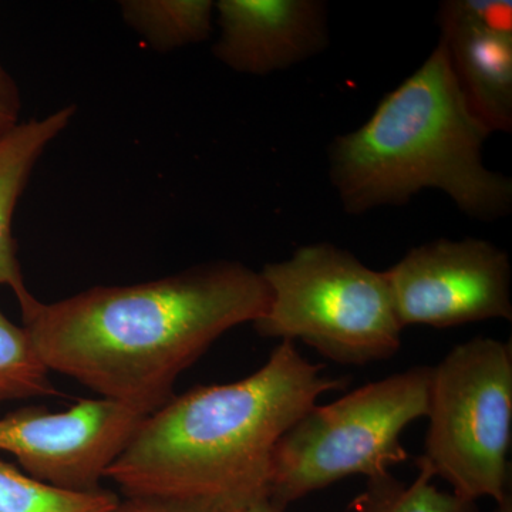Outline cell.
I'll return each mask as SVG.
<instances>
[{
    "label": "cell",
    "mask_w": 512,
    "mask_h": 512,
    "mask_svg": "<svg viewBox=\"0 0 512 512\" xmlns=\"http://www.w3.org/2000/svg\"><path fill=\"white\" fill-rule=\"evenodd\" d=\"M490 134L468 107L439 40L363 126L332 141L330 181L350 215L439 190L468 217L494 222L512 210V180L485 167Z\"/></svg>",
    "instance_id": "3"
},
{
    "label": "cell",
    "mask_w": 512,
    "mask_h": 512,
    "mask_svg": "<svg viewBox=\"0 0 512 512\" xmlns=\"http://www.w3.org/2000/svg\"><path fill=\"white\" fill-rule=\"evenodd\" d=\"M121 16L128 28L160 53L204 42L212 33L211 0H124Z\"/></svg>",
    "instance_id": "12"
},
{
    "label": "cell",
    "mask_w": 512,
    "mask_h": 512,
    "mask_svg": "<svg viewBox=\"0 0 512 512\" xmlns=\"http://www.w3.org/2000/svg\"><path fill=\"white\" fill-rule=\"evenodd\" d=\"M431 367L417 366L313 406L272 458L269 498L285 508L343 478H372L409 460L403 431L429 413Z\"/></svg>",
    "instance_id": "5"
},
{
    "label": "cell",
    "mask_w": 512,
    "mask_h": 512,
    "mask_svg": "<svg viewBox=\"0 0 512 512\" xmlns=\"http://www.w3.org/2000/svg\"><path fill=\"white\" fill-rule=\"evenodd\" d=\"M384 275L403 328L512 319L510 258L484 239H436L410 249Z\"/></svg>",
    "instance_id": "7"
},
{
    "label": "cell",
    "mask_w": 512,
    "mask_h": 512,
    "mask_svg": "<svg viewBox=\"0 0 512 512\" xmlns=\"http://www.w3.org/2000/svg\"><path fill=\"white\" fill-rule=\"evenodd\" d=\"M497 512H512L511 493L504 500H501L500 503H497Z\"/></svg>",
    "instance_id": "20"
},
{
    "label": "cell",
    "mask_w": 512,
    "mask_h": 512,
    "mask_svg": "<svg viewBox=\"0 0 512 512\" xmlns=\"http://www.w3.org/2000/svg\"><path fill=\"white\" fill-rule=\"evenodd\" d=\"M261 275L271 302L252 325L264 338L301 340L340 365L383 362L399 352L404 328L384 271L346 249L303 245Z\"/></svg>",
    "instance_id": "4"
},
{
    "label": "cell",
    "mask_w": 512,
    "mask_h": 512,
    "mask_svg": "<svg viewBox=\"0 0 512 512\" xmlns=\"http://www.w3.org/2000/svg\"><path fill=\"white\" fill-rule=\"evenodd\" d=\"M119 503L111 491L63 490L0 460V512H111Z\"/></svg>",
    "instance_id": "13"
},
{
    "label": "cell",
    "mask_w": 512,
    "mask_h": 512,
    "mask_svg": "<svg viewBox=\"0 0 512 512\" xmlns=\"http://www.w3.org/2000/svg\"><path fill=\"white\" fill-rule=\"evenodd\" d=\"M20 94L18 86L0 63V137L19 124Z\"/></svg>",
    "instance_id": "18"
},
{
    "label": "cell",
    "mask_w": 512,
    "mask_h": 512,
    "mask_svg": "<svg viewBox=\"0 0 512 512\" xmlns=\"http://www.w3.org/2000/svg\"><path fill=\"white\" fill-rule=\"evenodd\" d=\"M437 15L477 28L512 33L510 0H447L441 3Z\"/></svg>",
    "instance_id": "16"
},
{
    "label": "cell",
    "mask_w": 512,
    "mask_h": 512,
    "mask_svg": "<svg viewBox=\"0 0 512 512\" xmlns=\"http://www.w3.org/2000/svg\"><path fill=\"white\" fill-rule=\"evenodd\" d=\"M269 302L261 272L215 261L63 301L30 295L19 305L23 329L49 372L151 414L173 399L178 376L215 340L254 323Z\"/></svg>",
    "instance_id": "1"
},
{
    "label": "cell",
    "mask_w": 512,
    "mask_h": 512,
    "mask_svg": "<svg viewBox=\"0 0 512 512\" xmlns=\"http://www.w3.org/2000/svg\"><path fill=\"white\" fill-rule=\"evenodd\" d=\"M228 512H285L284 508L279 507L269 497L256 498L247 504L238 505Z\"/></svg>",
    "instance_id": "19"
},
{
    "label": "cell",
    "mask_w": 512,
    "mask_h": 512,
    "mask_svg": "<svg viewBox=\"0 0 512 512\" xmlns=\"http://www.w3.org/2000/svg\"><path fill=\"white\" fill-rule=\"evenodd\" d=\"M111 512H228L220 505L198 500L164 497H126Z\"/></svg>",
    "instance_id": "17"
},
{
    "label": "cell",
    "mask_w": 512,
    "mask_h": 512,
    "mask_svg": "<svg viewBox=\"0 0 512 512\" xmlns=\"http://www.w3.org/2000/svg\"><path fill=\"white\" fill-rule=\"evenodd\" d=\"M458 87L487 130L512 131V33L477 28L437 15Z\"/></svg>",
    "instance_id": "10"
},
{
    "label": "cell",
    "mask_w": 512,
    "mask_h": 512,
    "mask_svg": "<svg viewBox=\"0 0 512 512\" xmlns=\"http://www.w3.org/2000/svg\"><path fill=\"white\" fill-rule=\"evenodd\" d=\"M214 56L229 69L268 76L328 49V5L322 0H220Z\"/></svg>",
    "instance_id": "9"
},
{
    "label": "cell",
    "mask_w": 512,
    "mask_h": 512,
    "mask_svg": "<svg viewBox=\"0 0 512 512\" xmlns=\"http://www.w3.org/2000/svg\"><path fill=\"white\" fill-rule=\"evenodd\" d=\"M429 427L416 466L476 503L510 494L511 342L477 338L431 367Z\"/></svg>",
    "instance_id": "6"
},
{
    "label": "cell",
    "mask_w": 512,
    "mask_h": 512,
    "mask_svg": "<svg viewBox=\"0 0 512 512\" xmlns=\"http://www.w3.org/2000/svg\"><path fill=\"white\" fill-rule=\"evenodd\" d=\"M49 373L23 326L0 311V403L56 396Z\"/></svg>",
    "instance_id": "15"
},
{
    "label": "cell",
    "mask_w": 512,
    "mask_h": 512,
    "mask_svg": "<svg viewBox=\"0 0 512 512\" xmlns=\"http://www.w3.org/2000/svg\"><path fill=\"white\" fill-rule=\"evenodd\" d=\"M323 369L296 343H279L251 376L194 387L147 416L106 478L126 497L207 501L227 511L269 497L279 440L322 394L349 384Z\"/></svg>",
    "instance_id": "2"
},
{
    "label": "cell",
    "mask_w": 512,
    "mask_h": 512,
    "mask_svg": "<svg viewBox=\"0 0 512 512\" xmlns=\"http://www.w3.org/2000/svg\"><path fill=\"white\" fill-rule=\"evenodd\" d=\"M74 113L73 106L63 107L43 119L19 123L0 137V286L12 288L18 302L25 301L32 293L26 288L20 271L12 232L13 214L37 160L69 126Z\"/></svg>",
    "instance_id": "11"
},
{
    "label": "cell",
    "mask_w": 512,
    "mask_h": 512,
    "mask_svg": "<svg viewBox=\"0 0 512 512\" xmlns=\"http://www.w3.org/2000/svg\"><path fill=\"white\" fill-rule=\"evenodd\" d=\"M117 400L84 399L60 413L20 409L0 417V450L28 476L70 491L99 490L146 417Z\"/></svg>",
    "instance_id": "8"
},
{
    "label": "cell",
    "mask_w": 512,
    "mask_h": 512,
    "mask_svg": "<svg viewBox=\"0 0 512 512\" xmlns=\"http://www.w3.org/2000/svg\"><path fill=\"white\" fill-rule=\"evenodd\" d=\"M417 470L412 483H403L390 473L367 478L353 512H477L476 503L439 490L426 468Z\"/></svg>",
    "instance_id": "14"
}]
</instances>
